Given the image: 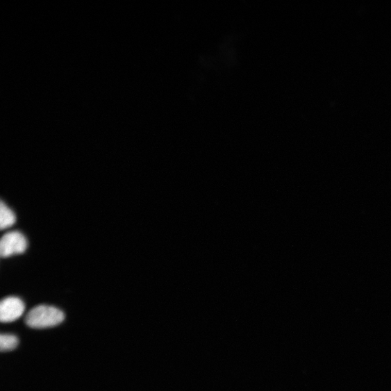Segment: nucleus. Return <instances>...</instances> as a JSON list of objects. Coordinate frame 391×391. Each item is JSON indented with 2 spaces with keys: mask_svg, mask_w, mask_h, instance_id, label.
<instances>
[{
  "mask_svg": "<svg viewBox=\"0 0 391 391\" xmlns=\"http://www.w3.org/2000/svg\"><path fill=\"white\" fill-rule=\"evenodd\" d=\"M28 247L26 237L19 231L6 233L0 242V254L2 258H9L15 254L25 252Z\"/></svg>",
  "mask_w": 391,
  "mask_h": 391,
  "instance_id": "nucleus-2",
  "label": "nucleus"
},
{
  "mask_svg": "<svg viewBox=\"0 0 391 391\" xmlns=\"http://www.w3.org/2000/svg\"><path fill=\"white\" fill-rule=\"evenodd\" d=\"M25 310L24 301L15 297L6 298L0 303V319L2 322H11L19 319Z\"/></svg>",
  "mask_w": 391,
  "mask_h": 391,
  "instance_id": "nucleus-3",
  "label": "nucleus"
},
{
  "mask_svg": "<svg viewBox=\"0 0 391 391\" xmlns=\"http://www.w3.org/2000/svg\"><path fill=\"white\" fill-rule=\"evenodd\" d=\"M19 345V339L14 335L2 334L0 336V349L1 351H9Z\"/></svg>",
  "mask_w": 391,
  "mask_h": 391,
  "instance_id": "nucleus-5",
  "label": "nucleus"
},
{
  "mask_svg": "<svg viewBox=\"0 0 391 391\" xmlns=\"http://www.w3.org/2000/svg\"><path fill=\"white\" fill-rule=\"evenodd\" d=\"M65 315L60 310L52 306L40 305L33 308L26 315V325L35 329L57 326L63 322Z\"/></svg>",
  "mask_w": 391,
  "mask_h": 391,
  "instance_id": "nucleus-1",
  "label": "nucleus"
},
{
  "mask_svg": "<svg viewBox=\"0 0 391 391\" xmlns=\"http://www.w3.org/2000/svg\"><path fill=\"white\" fill-rule=\"evenodd\" d=\"M16 221L14 213L2 201L0 205V228L2 230L13 226Z\"/></svg>",
  "mask_w": 391,
  "mask_h": 391,
  "instance_id": "nucleus-4",
  "label": "nucleus"
}]
</instances>
